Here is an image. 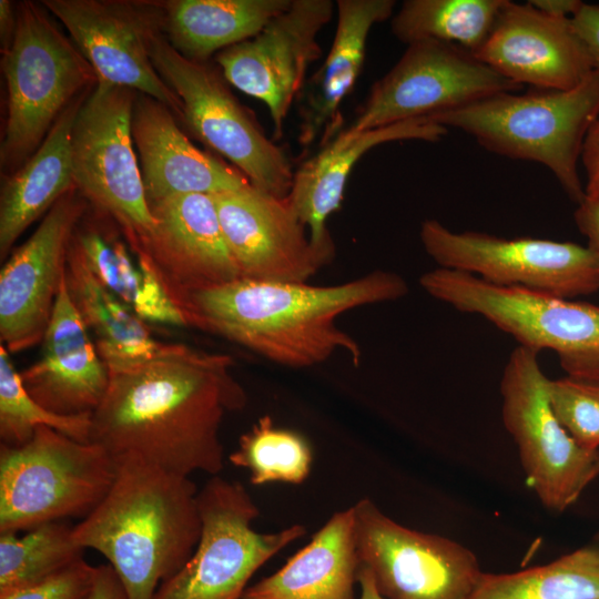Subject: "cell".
<instances>
[{"instance_id": "obj_1", "label": "cell", "mask_w": 599, "mask_h": 599, "mask_svg": "<svg viewBox=\"0 0 599 599\" xmlns=\"http://www.w3.org/2000/svg\"><path fill=\"white\" fill-rule=\"evenodd\" d=\"M233 365L225 354L166 344L139 365L109 370L106 394L91 415L90 443L113 458L134 455L180 476L219 475L222 420L247 403Z\"/></svg>"}, {"instance_id": "obj_2", "label": "cell", "mask_w": 599, "mask_h": 599, "mask_svg": "<svg viewBox=\"0 0 599 599\" xmlns=\"http://www.w3.org/2000/svg\"><path fill=\"white\" fill-rule=\"evenodd\" d=\"M407 292L406 281L387 271L329 286L238 278L191 293L181 308L190 326L222 336L278 365L309 367L342 351L357 366L361 346L338 327L339 315L396 301Z\"/></svg>"}, {"instance_id": "obj_3", "label": "cell", "mask_w": 599, "mask_h": 599, "mask_svg": "<svg viewBox=\"0 0 599 599\" xmlns=\"http://www.w3.org/2000/svg\"><path fill=\"white\" fill-rule=\"evenodd\" d=\"M114 481L73 527L83 549L103 555L129 599H153L194 552L202 532L196 485L134 455L114 458Z\"/></svg>"}, {"instance_id": "obj_4", "label": "cell", "mask_w": 599, "mask_h": 599, "mask_svg": "<svg viewBox=\"0 0 599 599\" xmlns=\"http://www.w3.org/2000/svg\"><path fill=\"white\" fill-rule=\"evenodd\" d=\"M599 118V70L569 90L500 92L429 119L473 136L502 156L551 171L568 196H586L578 163L585 138Z\"/></svg>"}, {"instance_id": "obj_5", "label": "cell", "mask_w": 599, "mask_h": 599, "mask_svg": "<svg viewBox=\"0 0 599 599\" xmlns=\"http://www.w3.org/2000/svg\"><path fill=\"white\" fill-rule=\"evenodd\" d=\"M10 48L2 55L8 112L0 148L2 174L22 166L60 114L98 78L42 3L20 2Z\"/></svg>"}, {"instance_id": "obj_6", "label": "cell", "mask_w": 599, "mask_h": 599, "mask_svg": "<svg viewBox=\"0 0 599 599\" xmlns=\"http://www.w3.org/2000/svg\"><path fill=\"white\" fill-rule=\"evenodd\" d=\"M115 459L101 446L40 426L22 446L0 444V534L85 518L110 490Z\"/></svg>"}, {"instance_id": "obj_7", "label": "cell", "mask_w": 599, "mask_h": 599, "mask_svg": "<svg viewBox=\"0 0 599 599\" xmlns=\"http://www.w3.org/2000/svg\"><path fill=\"white\" fill-rule=\"evenodd\" d=\"M419 284L455 309L483 316L520 346L554 351L567 375L599 379L598 305L497 286L441 267L424 273Z\"/></svg>"}, {"instance_id": "obj_8", "label": "cell", "mask_w": 599, "mask_h": 599, "mask_svg": "<svg viewBox=\"0 0 599 599\" xmlns=\"http://www.w3.org/2000/svg\"><path fill=\"white\" fill-rule=\"evenodd\" d=\"M197 506L202 520L197 546L153 599H243L254 573L306 534L300 524L276 532L254 530L260 509L250 493L219 475L197 493Z\"/></svg>"}, {"instance_id": "obj_9", "label": "cell", "mask_w": 599, "mask_h": 599, "mask_svg": "<svg viewBox=\"0 0 599 599\" xmlns=\"http://www.w3.org/2000/svg\"><path fill=\"white\" fill-rule=\"evenodd\" d=\"M136 94L98 82L80 106L71 133L75 189L91 207L116 222L132 250L143 248L154 229L132 139Z\"/></svg>"}, {"instance_id": "obj_10", "label": "cell", "mask_w": 599, "mask_h": 599, "mask_svg": "<svg viewBox=\"0 0 599 599\" xmlns=\"http://www.w3.org/2000/svg\"><path fill=\"white\" fill-rule=\"evenodd\" d=\"M150 57L162 80L181 100L184 124L230 160L253 186L286 197L294 176L287 155L234 97L222 72L210 62L180 54L164 32L152 39Z\"/></svg>"}, {"instance_id": "obj_11", "label": "cell", "mask_w": 599, "mask_h": 599, "mask_svg": "<svg viewBox=\"0 0 599 599\" xmlns=\"http://www.w3.org/2000/svg\"><path fill=\"white\" fill-rule=\"evenodd\" d=\"M419 237L439 267L469 273L493 285L568 300L599 291V253L588 245L456 233L434 219L422 223Z\"/></svg>"}, {"instance_id": "obj_12", "label": "cell", "mask_w": 599, "mask_h": 599, "mask_svg": "<svg viewBox=\"0 0 599 599\" xmlns=\"http://www.w3.org/2000/svg\"><path fill=\"white\" fill-rule=\"evenodd\" d=\"M538 354L520 345L511 352L500 380L501 418L527 484L544 507L561 512L593 480L599 450L579 446L559 423Z\"/></svg>"}, {"instance_id": "obj_13", "label": "cell", "mask_w": 599, "mask_h": 599, "mask_svg": "<svg viewBox=\"0 0 599 599\" xmlns=\"http://www.w3.org/2000/svg\"><path fill=\"white\" fill-rule=\"evenodd\" d=\"M521 88L457 44L413 42L374 83L357 118L341 133L353 136L406 120L430 118Z\"/></svg>"}, {"instance_id": "obj_14", "label": "cell", "mask_w": 599, "mask_h": 599, "mask_svg": "<svg viewBox=\"0 0 599 599\" xmlns=\"http://www.w3.org/2000/svg\"><path fill=\"white\" fill-rule=\"evenodd\" d=\"M359 567L385 599H470L484 571L449 538L407 528L369 498L353 505Z\"/></svg>"}, {"instance_id": "obj_15", "label": "cell", "mask_w": 599, "mask_h": 599, "mask_svg": "<svg viewBox=\"0 0 599 599\" xmlns=\"http://www.w3.org/2000/svg\"><path fill=\"white\" fill-rule=\"evenodd\" d=\"M94 70L98 82L129 88L166 105L183 121L179 97L162 80L150 57L163 32L161 1L43 0Z\"/></svg>"}, {"instance_id": "obj_16", "label": "cell", "mask_w": 599, "mask_h": 599, "mask_svg": "<svg viewBox=\"0 0 599 599\" xmlns=\"http://www.w3.org/2000/svg\"><path fill=\"white\" fill-rule=\"evenodd\" d=\"M334 7L332 0H292L255 37L215 54L227 82L266 104L277 138L308 67L322 53L317 35L331 21Z\"/></svg>"}, {"instance_id": "obj_17", "label": "cell", "mask_w": 599, "mask_h": 599, "mask_svg": "<svg viewBox=\"0 0 599 599\" xmlns=\"http://www.w3.org/2000/svg\"><path fill=\"white\" fill-rule=\"evenodd\" d=\"M89 207L74 187L44 215L0 271V338L9 353L41 343L64 277L72 233Z\"/></svg>"}, {"instance_id": "obj_18", "label": "cell", "mask_w": 599, "mask_h": 599, "mask_svg": "<svg viewBox=\"0 0 599 599\" xmlns=\"http://www.w3.org/2000/svg\"><path fill=\"white\" fill-rule=\"evenodd\" d=\"M212 197L241 278L307 283L326 265L287 197L252 184Z\"/></svg>"}, {"instance_id": "obj_19", "label": "cell", "mask_w": 599, "mask_h": 599, "mask_svg": "<svg viewBox=\"0 0 599 599\" xmlns=\"http://www.w3.org/2000/svg\"><path fill=\"white\" fill-rule=\"evenodd\" d=\"M474 55L514 83L536 90L572 89L595 70L571 18L546 14L529 2L506 0Z\"/></svg>"}, {"instance_id": "obj_20", "label": "cell", "mask_w": 599, "mask_h": 599, "mask_svg": "<svg viewBox=\"0 0 599 599\" xmlns=\"http://www.w3.org/2000/svg\"><path fill=\"white\" fill-rule=\"evenodd\" d=\"M153 232L144 252L181 307L193 292L241 278L212 195L179 194L149 204Z\"/></svg>"}, {"instance_id": "obj_21", "label": "cell", "mask_w": 599, "mask_h": 599, "mask_svg": "<svg viewBox=\"0 0 599 599\" xmlns=\"http://www.w3.org/2000/svg\"><path fill=\"white\" fill-rule=\"evenodd\" d=\"M20 378L38 404L61 416L92 414L106 394L109 368L70 300L64 277L40 356Z\"/></svg>"}, {"instance_id": "obj_22", "label": "cell", "mask_w": 599, "mask_h": 599, "mask_svg": "<svg viewBox=\"0 0 599 599\" xmlns=\"http://www.w3.org/2000/svg\"><path fill=\"white\" fill-rule=\"evenodd\" d=\"M131 130L148 204L179 194L212 195L251 184L236 167L193 145L173 112L146 94H136Z\"/></svg>"}, {"instance_id": "obj_23", "label": "cell", "mask_w": 599, "mask_h": 599, "mask_svg": "<svg viewBox=\"0 0 599 599\" xmlns=\"http://www.w3.org/2000/svg\"><path fill=\"white\" fill-rule=\"evenodd\" d=\"M446 134L447 128L429 118L406 120L353 136L339 133L298 167L286 197L307 227L313 248L326 264L335 255L327 220L339 209L349 173L361 158L383 143L398 140L435 142Z\"/></svg>"}, {"instance_id": "obj_24", "label": "cell", "mask_w": 599, "mask_h": 599, "mask_svg": "<svg viewBox=\"0 0 599 599\" xmlns=\"http://www.w3.org/2000/svg\"><path fill=\"white\" fill-rule=\"evenodd\" d=\"M335 4L337 26L332 47L297 98L302 145L318 138L322 144L327 143L339 128V108L361 74L369 32L392 16L395 1L337 0Z\"/></svg>"}, {"instance_id": "obj_25", "label": "cell", "mask_w": 599, "mask_h": 599, "mask_svg": "<svg viewBox=\"0 0 599 599\" xmlns=\"http://www.w3.org/2000/svg\"><path fill=\"white\" fill-rule=\"evenodd\" d=\"M72 241L92 274L144 322L190 326L162 283L150 256L132 251L114 220L89 205Z\"/></svg>"}, {"instance_id": "obj_26", "label": "cell", "mask_w": 599, "mask_h": 599, "mask_svg": "<svg viewBox=\"0 0 599 599\" xmlns=\"http://www.w3.org/2000/svg\"><path fill=\"white\" fill-rule=\"evenodd\" d=\"M359 559L353 506L336 511L276 572L243 599H355Z\"/></svg>"}, {"instance_id": "obj_27", "label": "cell", "mask_w": 599, "mask_h": 599, "mask_svg": "<svg viewBox=\"0 0 599 599\" xmlns=\"http://www.w3.org/2000/svg\"><path fill=\"white\" fill-rule=\"evenodd\" d=\"M91 90L77 98L60 114L41 145L22 166L4 175L0 193L2 262L12 252L20 235L75 187L71 133L75 115Z\"/></svg>"}, {"instance_id": "obj_28", "label": "cell", "mask_w": 599, "mask_h": 599, "mask_svg": "<svg viewBox=\"0 0 599 599\" xmlns=\"http://www.w3.org/2000/svg\"><path fill=\"white\" fill-rule=\"evenodd\" d=\"M64 281L70 300L109 370L139 365L166 345L155 339L146 322L113 295L92 274L80 251L69 243Z\"/></svg>"}, {"instance_id": "obj_29", "label": "cell", "mask_w": 599, "mask_h": 599, "mask_svg": "<svg viewBox=\"0 0 599 599\" xmlns=\"http://www.w3.org/2000/svg\"><path fill=\"white\" fill-rule=\"evenodd\" d=\"M292 0L161 1L163 32L186 59L209 62L214 53L255 37Z\"/></svg>"}, {"instance_id": "obj_30", "label": "cell", "mask_w": 599, "mask_h": 599, "mask_svg": "<svg viewBox=\"0 0 599 599\" xmlns=\"http://www.w3.org/2000/svg\"><path fill=\"white\" fill-rule=\"evenodd\" d=\"M470 599H599V546L515 572H484Z\"/></svg>"}, {"instance_id": "obj_31", "label": "cell", "mask_w": 599, "mask_h": 599, "mask_svg": "<svg viewBox=\"0 0 599 599\" xmlns=\"http://www.w3.org/2000/svg\"><path fill=\"white\" fill-rule=\"evenodd\" d=\"M506 0H406L393 17V34L407 45L422 40L457 44L475 54Z\"/></svg>"}, {"instance_id": "obj_32", "label": "cell", "mask_w": 599, "mask_h": 599, "mask_svg": "<svg viewBox=\"0 0 599 599\" xmlns=\"http://www.w3.org/2000/svg\"><path fill=\"white\" fill-rule=\"evenodd\" d=\"M65 520L40 525L21 537L0 534V595L32 586L84 559Z\"/></svg>"}, {"instance_id": "obj_33", "label": "cell", "mask_w": 599, "mask_h": 599, "mask_svg": "<svg viewBox=\"0 0 599 599\" xmlns=\"http://www.w3.org/2000/svg\"><path fill=\"white\" fill-rule=\"evenodd\" d=\"M229 460L250 473L252 485H300L309 476L313 451L302 434L278 428L270 415H264L240 437Z\"/></svg>"}, {"instance_id": "obj_34", "label": "cell", "mask_w": 599, "mask_h": 599, "mask_svg": "<svg viewBox=\"0 0 599 599\" xmlns=\"http://www.w3.org/2000/svg\"><path fill=\"white\" fill-rule=\"evenodd\" d=\"M91 415L61 416L38 404L26 390L9 352L0 345L1 444L22 446L40 426L55 429L74 440L90 443Z\"/></svg>"}, {"instance_id": "obj_35", "label": "cell", "mask_w": 599, "mask_h": 599, "mask_svg": "<svg viewBox=\"0 0 599 599\" xmlns=\"http://www.w3.org/2000/svg\"><path fill=\"white\" fill-rule=\"evenodd\" d=\"M551 408L582 448L599 450V379L566 375L548 380Z\"/></svg>"}, {"instance_id": "obj_36", "label": "cell", "mask_w": 599, "mask_h": 599, "mask_svg": "<svg viewBox=\"0 0 599 599\" xmlns=\"http://www.w3.org/2000/svg\"><path fill=\"white\" fill-rule=\"evenodd\" d=\"M97 567L85 559L32 586L0 595V599H90Z\"/></svg>"}, {"instance_id": "obj_37", "label": "cell", "mask_w": 599, "mask_h": 599, "mask_svg": "<svg viewBox=\"0 0 599 599\" xmlns=\"http://www.w3.org/2000/svg\"><path fill=\"white\" fill-rule=\"evenodd\" d=\"M571 22L599 70V4L583 3L571 17Z\"/></svg>"}, {"instance_id": "obj_38", "label": "cell", "mask_w": 599, "mask_h": 599, "mask_svg": "<svg viewBox=\"0 0 599 599\" xmlns=\"http://www.w3.org/2000/svg\"><path fill=\"white\" fill-rule=\"evenodd\" d=\"M580 161L586 172V196L599 199V118L585 138Z\"/></svg>"}, {"instance_id": "obj_39", "label": "cell", "mask_w": 599, "mask_h": 599, "mask_svg": "<svg viewBox=\"0 0 599 599\" xmlns=\"http://www.w3.org/2000/svg\"><path fill=\"white\" fill-rule=\"evenodd\" d=\"M573 220L578 230L587 237V245L599 253V199L585 196L577 204Z\"/></svg>"}, {"instance_id": "obj_40", "label": "cell", "mask_w": 599, "mask_h": 599, "mask_svg": "<svg viewBox=\"0 0 599 599\" xmlns=\"http://www.w3.org/2000/svg\"><path fill=\"white\" fill-rule=\"evenodd\" d=\"M90 599H129L122 582L110 565L97 567L95 581Z\"/></svg>"}, {"instance_id": "obj_41", "label": "cell", "mask_w": 599, "mask_h": 599, "mask_svg": "<svg viewBox=\"0 0 599 599\" xmlns=\"http://www.w3.org/2000/svg\"><path fill=\"white\" fill-rule=\"evenodd\" d=\"M17 28V8L9 0L0 1V40L2 53L6 52L12 41Z\"/></svg>"}, {"instance_id": "obj_42", "label": "cell", "mask_w": 599, "mask_h": 599, "mask_svg": "<svg viewBox=\"0 0 599 599\" xmlns=\"http://www.w3.org/2000/svg\"><path fill=\"white\" fill-rule=\"evenodd\" d=\"M528 2L539 11L558 18H571L582 4L579 0H531Z\"/></svg>"}, {"instance_id": "obj_43", "label": "cell", "mask_w": 599, "mask_h": 599, "mask_svg": "<svg viewBox=\"0 0 599 599\" xmlns=\"http://www.w3.org/2000/svg\"><path fill=\"white\" fill-rule=\"evenodd\" d=\"M358 585L361 588V596L358 599H385L377 590L372 573L359 567L358 570Z\"/></svg>"}, {"instance_id": "obj_44", "label": "cell", "mask_w": 599, "mask_h": 599, "mask_svg": "<svg viewBox=\"0 0 599 599\" xmlns=\"http://www.w3.org/2000/svg\"><path fill=\"white\" fill-rule=\"evenodd\" d=\"M598 475H599V458L593 469V478H596Z\"/></svg>"}]
</instances>
